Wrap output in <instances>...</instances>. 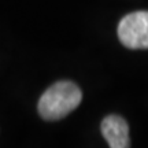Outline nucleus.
Returning a JSON list of instances; mask_svg holds the SVG:
<instances>
[{"mask_svg":"<svg viewBox=\"0 0 148 148\" xmlns=\"http://www.w3.org/2000/svg\"><path fill=\"white\" fill-rule=\"evenodd\" d=\"M82 93L71 81H58L48 88L38 100V114L45 121H58L79 106Z\"/></svg>","mask_w":148,"mask_h":148,"instance_id":"obj_1","label":"nucleus"},{"mask_svg":"<svg viewBox=\"0 0 148 148\" xmlns=\"http://www.w3.org/2000/svg\"><path fill=\"white\" fill-rule=\"evenodd\" d=\"M118 37L126 48H148V11H134L123 16L118 25Z\"/></svg>","mask_w":148,"mask_h":148,"instance_id":"obj_2","label":"nucleus"},{"mask_svg":"<svg viewBox=\"0 0 148 148\" xmlns=\"http://www.w3.org/2000/svg\"><path fill=\"white\" fill-rule=\"evenodd\" d=\"M101 133L111 148L130 147L129 125L119 115H108L101 122Z\"/></svg>","mask_w":148,"mask_h":148,"instance_id":"obj_3","label":"nucleus"}]
</instances>
